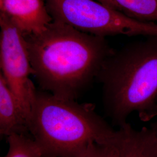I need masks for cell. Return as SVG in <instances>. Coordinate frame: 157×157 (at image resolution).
Wrapping results in <instances>:
<instances>
[{"instance_id": "1", "label": "cell", "mask_w": 157, "mask_h": 157, "mask_svg": "<svg viewBox=\"0 0 157 157\" xmlns=\"http://www.w3.org/2000/svg\"><path fill=\"white\" fill-rule=\"evenodd\" d=\"M24 36L41 89L65 99L76 100L113 51L105 37L56 21L41 33Z\"/></svg>"}, {"instance_id": "11", "label": "cell", "mask_w": 157, "mask_h": 157, "mask_svg": "<svg viewBox=\"0 0 157 157\" xmlns=\"http://www.w3.org/2000/svg\"><path fill=\"white\" fill-rule=\"evenodd\" d=\"M83 157H119L117 141L113 144L92 143Z\"/></svg>"}, {"instance_id": "8", "label": "cell", "mask_w": 157, "mask_h": 157, "mask_svg": "<svg viewBox=\"0 0 157 157\" xmlns=\"http://www.w3.org/2000/svg\"><path fill=\"white\" fill-rule=\"evenodd\" d=\"M117 146L119 157H157V140L150 128L137 130L124 124L118 128Z\"/></svg>"}, {"instance_id": "9", "label": "cell", "mask_w": 157, "mask_h": 157, "mask_svg": "<svg viewBox=\"0 0 157 157\" xmlns=\"http://www.w3.org/2000/svg\"><path fill=\"white\" fill-rule=\"evenodd\" d=\"M122 12L144 22L157 23V0H113Z\"/></svg>"}, {"instance_id": "4", "label": "cell", "mask_w": 157, "mask_h": 157, "mask_svg": "<svg viewBox=\"0 0 157 157\" xmlns=\"http://www.w3.org/2000/svg\"><path fill=\"white\" fill-rule=\"evenodd\" d=\"M53 21L86 33L106 37L157 36V23L144 22L97 0H45Z\"/></svg>"}, {"instance_id": "13", "label": "cell", "mask_w": 157, "mask_h": 157, "mask_svg": "<svg viewBox=\"0 0 157 157\" xmlns=\"http://www.w3.org/2000/svg\"><path fill=\"white\" fill-rule=\"evenodd\" d=\"M156 117H157V116ZM150 128L152 130V131H153V132H154V135H155V136L156 139H157V120H156L153 124H151V126H150Z\"/></svg>"}, {"instance_id": "5", "label": "cell", "mask_w": 157, "mask_h": 157, "mask_svg": "<svg viewBox=\"0 0 157 157\" xmlns=\"http://www.w3.org/2000/svg\"><path fill=\"white\" fill-rule=\"evenodd\" d=\"M1 74L30 121L36 89L29 78L32 70L25 36L0 12Z\"/></svg>"}, {"instance_id": "6", "label": "cell", "mask_w": 157, "mask_h": 157, "mask_svg": "<svg viewBox=\"0 0 157 157\" xmlns=\"http://www.w3.org/2000/svg\"><path fill=\"white\" fill-rule=\"evenodd\" d=\"M0 12L24 36L41 33L53 21L44 0H0Z\"/></svg>"}, {"instance_id": "10", "label": "cell", "mask_w": 157, "mask_h": 157, "mask_svg": "<svg viewBox=\"0 0 157 157\" xmlns=\"http://www.w3.org/2000/svg\"><path fill=\"white\" fill-rule=\"evenodd\" d=\"M7 141L9 148L2 157H44L39 146L29 135H11Z\"/></svg>"}, {"instance_id": "7", "label": "cell", "mask_w": 157, "mask_h": 157, "mask_svg": "<svg viewBox=\"0 0 157 157\" xmlns=\"http://www.w3.org/2000/svg\"><path fill=\"white\" fill-rule=\"evenodd\" d=\"M29 133L28 117L0 73V134L8 137Z\"/></svg>"}, {"instance_id": "12", "label": "cell", "mask_w": 157, "mask_h": 157, "mask_svg": "<svg viewBox=\"0 0 157 157\" xmlns=\"http://www.w3.org/2000/svg\"><path fill=\"white\" fill-rule=\"evenodd\" d=\"M98 2H101L102 4L105 5V6H108L112 8H113L115 10H117L120 11L119 8L118 7L117 4L115 3V2L113 0H97Z\"/></svg>"}, {"instance_id": "2", "label": "cell", "mask_w": 157, "mask_h": 157, "mask_svg": "<svg viewBox=\"0 0 157 157\" xmlns=\"http://www.w3.org/2000/svg\"><path fill=\"white\" fill-rule=\"evenodd\" d=\"M102 84L104 111L113 125L128 123L132 113L141 121L157 116V36L113 50L97 77Z\"/></svg>"}, {"instance_id": "3", "label": "cell", "mask_w": 157, "mask_h": 157, "mask_svg": "<svg viewBox=\"0 0 157 157\" xmlns=\"http://www.w3.org/2000/svg\"><path fill=\"white\" fill-rule=\"evenodd\" d=\"M29 130L44 157H83L92 143L113 144L118 136L93 104L42 90L36 91Z\"/></svg>"}]
</instances>
